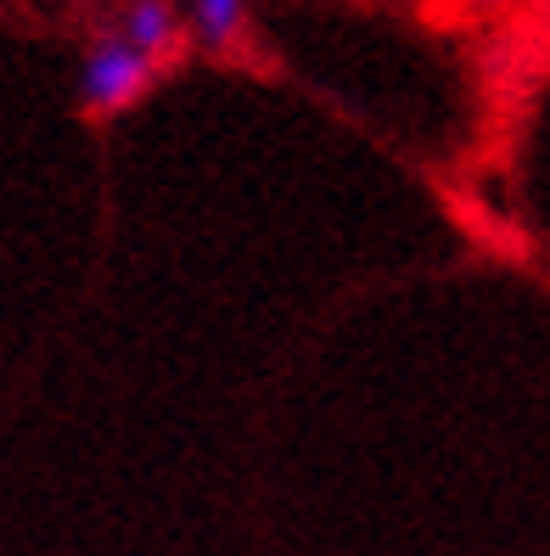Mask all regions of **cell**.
Returning a JSON list of instances; mask_svg holds the SVG:
<instances>
[{
    "label": "cell",
    "instance_id": "obj_1",
    "mask_svg": "<svg viewBox=\"0 0 550 556\" xmlns=\"http://www.w3.org/2000/svg\"><path fill=\"white\" fill-rule=\"evenodd\" d=\"M152 85V62L129 46L118 28L95 35L85 51H79V74H74V96L90 118H113L124 113L136 96Z\"/></svg>",
    "mask_w": 550,
    "mask_h": 556
},
{
    "label": "cell",
    "instance_id": "obj_2",
    "mask_svg": "<svg viewBox=\"0 0 550 556\" xmlns=\"http://www.w3.org/2000/svg\"><path fill=\"white\" fill-rule=\"evenodd\" d=\"M118 35L136 46L152 68H164L169 56H180V40H186V12L180 0H124L118 12Z\"/></svg>",
    "mask_w": 550,
    "mask_h": 556
},
{
    "label": "cell",
    "instance_id": "obj_3",
    "mask_svg": "<svg viewBox=\"0 0 550 556\" xmlns=\"http://www.w3.org/2000/svg\"><path fill=\"white\" fill-rule=\"evenodd\" d=\"M186 28L208 51H231L247 28V0H186Z\"/></svg>",
    "mask_w": 550,
    "mask_h": 556
}]
</instances>
